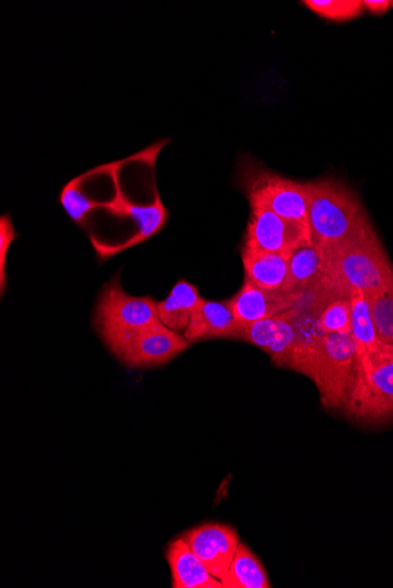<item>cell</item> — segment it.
<instances>
[{"mask_svg":"<svg viewBox=\"0 0 393 588\" xmlns=\"http://www.w3.org/2000/svg\"><path fill=\"white\" fill-rule=\"evenodd\" d=\"M342 291L348 290L325 273L313 281L296 305L288 310L296 332L290 371L300 373L312 380L325 338L320 327V317L330 299Z\"/></svg>","mask_w":393,"mask_h":588,"instance_id":"cell-3","label":"cell"},{"mask_svg":"<svg viewBox=\"0 0 393 588\" xmlns=\"http://www.w3.org/2000/svg\"><path fill=\"white\" fill-rule=\"evenodd\" d=\"M250 211L243 247L290 257L313 244L309 226L282 219L263 204L250 203Z\"/></svg>","mask_w":393,"mask_h":588,"instance_id":"cell-9","label":"cell"},{"mask_svg":"<svg viewBox=\"0 0 393 588\" xmlns=\"http://www.w3.org/2000/svg\"><path fill=\"white\" fill-rule=\"evenodd\" d=\"M235 329L238 322L227 301L203 298L194 310L183 337L192 344L212 339L232 340Z\"/></svg>","mask_w":393,"mask_h":588,"instance_id":"cell-12","label":"cell"},{"mask_svg":"<svg viewBox=\"0 0 393 588\" xmlns=\"http://www.w3.org/2000/svg\"><path fill=\"white\" fill-rule=\"evenodd\" d=\"M357 374L358 354L352 333H327L312 378L322 404L330 410L344 411L354 390Z\"/></svg>","mask_w":393,"mask_h":588,"instance_id":"cell-6","label":"cell"},{"mask_svg":"<svg viewBox=\"0 0 393 588\" xmlns=\"http://www.w3.org/2000/svg\"><path fill=\"white\" fill-rule=\"evenodd\" d=\"M238 184L248 203L263 204L282 219L309 226L304 183L282 177L244 156L239 163Z\"/></svg>","mask_w":393,"mask_h":588,"instance_id":"cell-5","label":"cell"},{"mask_svg":"<svg viewBox=\"0 0 393 588\" xmlns=\"http://www.w3.org/2000/svg\"><path fill=\"white\" fill-rule=\"evenodd\" d=\"M100 209L120 217H128L134 222L137 234L132 247L148 240L157 233H160L167 222V210L163 204L160 193L150 204H137L128 201L117 188V197L112 202L103 203Z\"/></svg>","mask_w":393,"mask_h":588,"instance_id":"cell-14","label":"cell"},{"mask_svg":"<svg viewBox=\"0 0 393 588\" xmlns=\"http://www.w3.org/2000/svg\"><path fill=\"white\" fill-rule=\"evenodd\" d=\"M157 305L159 302L150 296L129 295L116 275L102 290L94 311V326L109 349L134 332L161 324Z\"/></svg>","mask_w":393,"mask_h":588,"instance_id":"cell-4","label":"cell"},{"mask_svg":"<svg viewBox=\"0 0 393 588\" xmlns=\"http://www.w3.org/2000/svg\"><path fill=\"white\" fill-rule=\"evenodd\" d=\"M172 587L174 588H224L222 581L215 578L183 538L171 542L166 551Z\"/></svg>","mask_w":393,"mask_h":588,"instance_id":"cell-13","label":"cell"},{"mask_svg":"<svg viewBox=\"0 0 393 588\" xmlns=\"http://www.w3.org/2000/svg\"><path fill=\"white\" fill-rule=\"evenodd\" d=\"M224 588H270L271 583L255 553L241 543L222 579Z\"/></svg>","mask_w":393,"mask_h":588,"instance_id":"cell-19","label":"cell"},{"mask_svg":"<svg viewBox=\"0 0 393 588\" xmlns=\"http://www.w3.org/2000/svg\"><path fill=\"white\" fill-rule=\"evenodd\" d=\"M325 274V251L311 244L296 249L289 259V275L281 292L302 295L309 285Z\"/></svg>","mask_w":393,"mask_h":588,"instance_id":"cell-18","label":"cell"},{"mask_svg":"<svg viewBox=\"0 0 393 588\" xmlns=\"http://www.w3.org/2000/svg\"><path fill=\"white\" fill-rule=\"evenodd\" d=\"M301 295L281 291H265L244 280L241 290L227 299V304L239 327L286 313L296 305Z\"/></svg>","mask_w":393,"mask_h":588,"instance_id":"cell-11","label":"cell"},{"mask_svg":"<svg viewBox=\"0 0 393 588\" xmlns=\"http://www.w3.org/2000/svg\"><path fill=\"white\" fill-rule=\"evenodd\" d=\"M201 301L203 297L195 284L180 280L167 297L157 305L161 322L183 336Z\"/></svg>","mask_w":393,"mask_h":588,"instance_id":"cell-16","label":"cell"},{"mask_svg":"<svg viewBox=\"0 0 393 588\" xmlns=\"http://www.w3.org/2000/svg\"><path fill=\"white\" fill-rule=\"evenodd\" d=\"M324 251L325 273L351 293L369 296L393 280V263L372 224Z\"/></svg>","mask_w":393,"mask_h":588,"instance_id":"cell-2","label":"cell"},{"mask_svg":"<svg viewBox=\"0 0 393 588\" xmlns=\"http://www.w3.org/2000/svg\"><path fill=\"white\" fill-rule=\"evenodd\" d=\"M377 336L393 345V280L385 287L367 296Z\"/></svg>","mask_w":393,"mask_h":588,"instance_id":"cell-21","label":"cell"},{"mask_svg":"<svg viewBox=\"0 0 393 588\" xmlns=\"http://www.w3.org/2000/svg\"><path fill=\"white\" fill-rule=\"evenodd\" d=\"M344 412L367 424L393 421V345L359 369L354 390Z\"/></svg>","mask_w":393,"mask_h":588,"instance_id":"cell-7","label":"cell"},{"mask_svg":"<svg viewBox=\"0 0 393 588\" xmlns=\"http://www.w3.org/2000/svg\"><path fill=\"white\" fill-rule=\"evenodd\" d=\"M192 343L162 322L131 333L109 348L117 358L132 369L161 367L183 354Z\"/></svg>","mask_w":393,"mask_h":588,"instance_id":"cell-8","label":"cell"},{"mask_svg":"<svg viewBox=\"0 0 393 588\" xmlns=\"http://www.w3.org/2000/svg\"><path fill=\"white\" fill-rule=\"evenodd\" d=\"M15 237H18V232L14 231L10 215H3L0 219V287H2V295L7 289V254Z\"/></svg>","mask_w":393,"mask_h":588,"instance_id":"cell-24","label":"cell"},{"mask_svg":"<svg viewBox=\"0 0 393 588\" xmlns=\"http://www.w3.org/2000/svg\"><path fill=\"white\" fill-rule=\"evenodd\" d=\"M304 185L314 245L323 249L337 246L371 225L363 203L344 183L325 178Z\"/></svg>","mask_w":393,"mask_h":588,"instance_id":"cell-1","label":"cell"},{"mask_svg":"<svg viewBox=\"0 0 393 588\" xmlns=\"http://www.w3.org/2000/svg\"><path fill=\"white\" fill-rule=\"evenodd\" d=\"M210 574L222 581L234 558L241 540L238 531L226 524H203L182 537Z\"/></svg>","mask_w":393,"mask_h":588,"instance_id":"cell-10","label":"cell"},{"mask_svg":"<svg viewBox=\"0 0 393 588\" xmlns=\"http://www.w3.org/2000/svg\"><path fill=\"white\" fill-rule=\"evenodd\" d=\"M352 337L358 354V372L382 352L385 343L377 336L370 314L368 297L360 292L351 293ZM358 375V374H357Z\"/></svg>","mask_w":393,"mask_h":588,"instance_id":"cell-17","label":"cell"},{"mask_svg":"<svg viewBox=\"0 0 393 588\" xmlns=\"http://www.w3.org/2000/svg\"><path fill=\"white\" fill-rule=\"evenodd\" d=\"M365 11L371 14H384L393 9L392 0H365Z\"/></svg>","mask_w":393,"mask_h":588,"instance_id":"cell-25","label":"cell"},{"mask_svg":"<svg viewBox=\"0 0 393 588\" xmlns=\"http://www.w3.org/2000/svg\"><path fill=\"white\" fill-rule=\"evenodd\" d=\"M289 256L242 247L244 280L265 291L285 289L289 275Z\"/></svg>","mask_w":393,"mask_h":588,"instance_id":"cell-15","label":"cell"},{"mask_svg":"<svg viewBox=\"0 0 393 588\" xmlns=\"http://www.w3.org/2000/svg\"><path fill=\"white\" fill-rule=\"evenodd\" d=\"M320 327L327 333H351L352 305L351 293L342 291L336 294L324 308L320 317Z\"/></svg>","mask_w":393,"mask_h":588,"instance_id":"cell-20","label":"cell"},{"mask_svg":"<svg viewBox=\"0 0 393 588\" xmlns=\"http://www.w3.org/2000/svg\"><path fill=\"white\" fill-rule=\"evenodd\" d=\"M302 4L319 17L333 23H347L365 13L361 0H305Z\"/></svg>","mask_w":393,"mask_h":588,"instance_id":"cell-23","label":"cell"},{"mask_svg":"<svg viewBox=\"0 0 393 588\" xmlns=\"http://www.w3.org/2000/svg\"><path fill=\"white\" fill-rule=\"evenodd\" d=\"M275 336L266 354L281 368L290 369L294 352L296 332L288 311L277 316Z\"/></svg>","mask_w":393,"mask_h":588,"instance_id":"cell-22","label":"cell"}]
</instances>
